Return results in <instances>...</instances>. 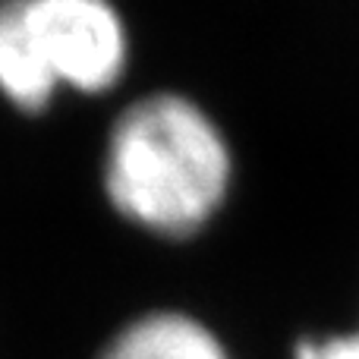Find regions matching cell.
Returning <instances> with one entry per match:
<instances>
[{
    "mask_svg": "<svg viewBox=\"0 0 359 359\" xmlns=\"http://www.w3.org/2000/svg\"><path fill=\"white\" fill-rule=\"evenodd\" d=\"M233 180L230 145L205 107L177 92L145 95L111 126L104 192L130 224L168 240L198 233Z\"/></svg>",
    "mask_w": 359,
    "mask_h": 359,
    "instance_id": "cell-1",
    "label": "cell"
},
{
    "mask_svg": "<svg viewBox=\"0 0 359 359\" xmlns=\"http://www.w3.org/2000/svg\"><path fill=\"white\" fill-rule=\"evenodd\" d=\"M25 29L60 88L101 95L130 67V35L111 0H19Z\"/></svg>",
    "mask_w": 359,
    "mask_h": 359,
    "instance_id": "cell-2",
    "label": "cell"
},
{
    "mask_svg": "<svg viewBox=\"0 0 359 359\" xmlns=\"http://www.w3.org/2000/svg\"><path fill=\"white\" fill-rule=\"evenodd\" d=\"M60 86L44 67L25 29L19 0L0 6V98L19 114H44L54 104Z\"/></svg>",
    "mask_w": 359,
    "mask_h": 359,
    "instance_id": "cell-3",
    "label": "cell"
},
{
    "mask_svg": "<svg viewBox=\"0 0 359 359\" xmlns=\"http://www.w3.org/2000/svg\"><path fill=\"white\" fill-rule=\"evenodd\" d=\"M98 359H230L202 322L180 312H151L126 325Z\"/></svg>",
    "mask_w": 359,
    "mask_h": 359,
    "instance_id": "cell-4",
    "label": "cell"
},
{
    "mask_svg": "<svg viewBox=\"0 0 359 359\" xmlns=\"http://www.w3.org/2000/svg\"><path fill=\"white\" fill-rule=\"evenodd\" d=\"M293 359H359V331L318 337V341H299Z\"/></svg>",
    "mask_w": 359,
    "mask_h": 359,
    "instance_id": "cell-5",
    "label": "cell"
},
{
    "mask_svg": "<svg viewBox=\"0 0 359 359\" xmlns=\"http://www.w3.org/2000/svg\"><path fill=\"white\" fill-rule=\"evenodd\" d=\"M4 4H10V0H0V6H4Z\"/></svg>",
    "mask_w": 359,
    "mask_h": 359,
    "instance_id": "cell-6",
    "label": "cell"
}]
</instances>
